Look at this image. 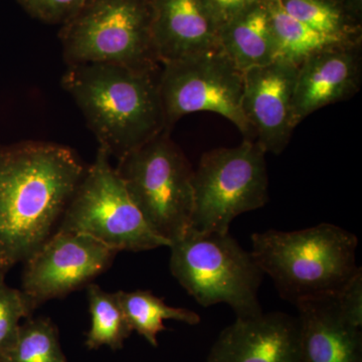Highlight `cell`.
Listing matches in <instances>:
<instances>
[{
	"instance_id": "cell-1",
	"label": "cell",
	"mask_w": 362,
	"mask_h": 362,
	"mask_svg": "<svg viewBox=\"0 0 362 362\" xmlns=\"http://www.w3.org/2000/svg\"><path fill=\"white\" fill-rule=\"evenodd\" d=\"M87 168L56 143L0 147V278L54 233Z\"/></svg>"
},
{
	"instance_id": "cell-2",
	"label": "cell",
	"mask_w": 362,
	"mask_h": 362,
	"mask_svg": "<svg viewBox=\"0 0 362 362\" xmlns=\"http://www.w3.org/2000/svg\"><path fill=\"white\" fill-rule=\"evenodd\" d=\"M158 76L111 64H82L68 66L62 86L82 112L99 147L119 160L169 130Z\"/></svg>"
},
{
	"instance_id": "cell-3",
	"label": "cell",
	"mask_w": 362,
	"mask_h": 362,
	"mask_svg": "<svg viewBox=\"0 0 362 362\" xmlns=\"http://www.w3.org/2000/svg\"><path fill=\"white\" fill-rule=\"evenodd\" d=\"M354 233L330 223L295 230H270L252 235V256L275 283L281 296L296 305L337 295L358 270Z\"/></svg>"
},
{
	"instance_id": "cell-4",
	"label": "cell",
	"mask_w": 362,
	"mask_h": 362,
	"mask_svg": "<svg viewBox=\"0 0 362 362\" xmlns=\"http://www.w3.org/2000/svg\"><path fill=\"white\" fill-rule=\"evenodd\" d=\"M152 0H87L62 25L66 65L111 64L158 73Z\"/></svg>"
},
{
	"instance_id": "cell-5",
	"label": "cell",
	"mask_w": 362,
	"mask_h": 362,
	"mask_svg": "<svg viewBox=\"0 0 362 362\" xmlns=\"http://www.w3.org/2000/svg\"><path fill=\"white\" fill-rule=\"evenodd\" d=\"M169 247L171 274L202 307L225 303L239 319L263 313L258 291L264 273L230 232L189 228Z\"/></svg>"
},
{
	"instance_id": "cell-6",
	"label": "cell",
	"mask_w": 362,
	"mask_h": 362,
	"mask_svg": "<svg viewBox=\"0 0 362 362\" xmlns=\"http://www.w3.org/2000/svg\"><path fill=\"white\" fill-rule=\"evenodd\" d=\"M118 161L117 173L150 230L170 245L181 239L192 223L194 169L169 130Z\"/></svg>"
},
{
	"instance_id": "cell-7",
	"label": "cell",
	"mask_w": 362,
	"mask_h": 362,
	"mask_svg": "<svg viewBox=\"0 0 362 362\" xmlns=\"http://www.w3.org/2000/svg\"><path fill=\"white\" fill-rule=\"evenodd\" d=\"M110 157L99 147L56 230L89 235L116 252L170 246L150 230L112 166Z\"/></svg>"
},
{
	"instance_id": "cell-8",
	"label": "cell",
	"mask_w": 362,
	"mask_h": 362,
	"mask_svg": "<svg viewBox=\"0 0 362 362\" xmlns=\"http://www.w3.org/2000/svg\"><path fill=\"white\" fill-rule=\"evenodd\" d=\"M266 152L254 140L206 152L194 170V211L190 230L228 233L240 214L269 201Z\"/></svg>"
},
{
	"instance_id": "cell-9",
	"label": "cell",
	"mask_w": 362,
	"mask_h": 362,
	"mask_svg": "<svg viewBox=\"0 0 362 362\" xmlns=\"http://www.w3.org/2000/svg\"><path fill=\"white\" fill-rule=\"evenodd\" d=\"M161 66L159 92L168 129L188 114L211 112L251 140L254 133L242 107L244 73L220 49Z\"/></svg>"
},
{
	"instance_id": "cell-10",
	"label": "cell",
	"mask_w": 362,
	"mask_h": 362,
	"mask_svg": "<svg viewBox=\"0 0 362 362\" xmlns=\"http://www.w3.org/2000/svg\"><path fill=\"white\" fill-rule=\"evenodd\" d=\"M117 252L89 235L56 230L25 262L21 290L37 309L88 284L110 267Z\"/></svg>"
},
{
	"instance_id": "cell-11",
	"label": "cell",
	"mask_w": 362,
	"mask_h": 362,
	"mask_svg": "<svg viewBox=\"0 0 362 362\" xmlns=\"http://www.w3.org/2000/svg\"><path fill=\"white\" fill-rule=\"evenodd\" d=\"M297 73V65L281 59L244 71L243 112L266 153L283 152L296 128L293 96Z\"/></svg>"
},
{
	"instance_id": "cell-12",
	"label": "cell",
	"mask_w": 362,
	"mask_h": 362,
	"mask_svg": "<svg viewBox=\"0 0 362 362\" xmlns=\"http://www.w3.org/2000/svg\"><path fill=\"white\" fill-rule=\"evenodd\" d=\"M206 362H300L299 321L282 312L237 318L221 331Z\"/></svg>"
},
{
	"instance_id": "cell-13",
	"label": "cell",
	"mask_w": 362,
	"mask_h": 362,
	"mask_svg": "<svg viewBox=\"0 0 362 362\" xmlns=\"http://www.w3.org/2000/svg\"><path fill=\"white\" fill-rule=\"evenodd\" d=\"M361 81V45L330 47L305 59L298 66L293 96L295 125L323 107L354 96Z\"/></svg>"
},
{
	"instance_id": "cell-14",
	"label": "cell",
	"mask_w": 362,
	"mask_h": 362,
	"mask_svg": "<svg viewBox=\"0 0 362 362\" xmlns=\"http://www.w3.org/2000/svg\"><path fill=\"white\" fill-rule=\"evenodd\" d=\"M152 2V37L160 65L220 49L221 25L204 0Z\"/></svg>"
},
{
	"instance_id": "cell-15",
	"label": "cell",
	"mask_w": 362,
	"mask_h": 362,
	"mask_svg": "<svg viewBox=\"0 0 362 362\" xmlns=\"http://www.w3.org/2000/svg\"><path fill=\"white\" fill-rule=\"evenodd\" d=\"M300 362H362L361 328L343 317L335 295L296 304Z\"/></svg>"
},
{
	"instance_id": "cell-16",
	"label": "cell",
	"mask_w": 362,
	"mask_h": 362,
	"mask_svg": "<svg viewBox=\"0 0 362 362\" xmlns=\"http://www.w3.org/2000/svg\"><path fill=\"white\" fill-rule=\"evenodd\" d=\"M218 47L242 73L277 61L267 0L255 2L221 26Z\"/></svg>"
},
{
	"instance_id": "cell-17",
	"label": "cell",
	"mask_w": 362,
	"mask_h": 362,
	"mask_svg": "<svg viewBox=\"0 0 362 362\" xmlns=\"http://www.w3.org/2000/svg\"><path fill=\"white\" fill-rule=\"evenodd\" d=\"M286 13L312 30L361 44V18L345 0H278Z\"/></svg>"
},
{
	"instance_id": "cell-18",
	"label": "cell",
	"mask_w": 362,
	"mask_h": 362,
	"mask_svg": "<svg viewBox=\"0 0 362 362\" xmlns=\"http://www.w3.org/2000/svg\"><path fill=\"white\" fill-rule=\"evenodd\" d=\"M277 45V59L299 66L311 54L330 47L354 44L312 30L283 11L278 0H267Z\"/></svg>"
},
{
	"instance_id": "cell-19",
	"label": "cell",
	"mask_w": 362,
	"mask_h": 362,
	"mask_svg": "<svg viewBox=\"0 0 362 362\" xmlns=\"http://www.w3.org/2000/svg\"><path fill=\"white\" fill-rule=\"evenodd\" d=\"M117 295L132 330L154 347L158 346L159 333L166 330L164 321L176 320L189 325L201 322V317L197 312L168 306L150 291H118Z\"/></svg>"
},
{
	"instance_id": "cell-20",
	"label": "cell",
	"mask_w": 362,
	"mask_h": 362,
	"mask_svg": "<svg viewBox=\"0 0 362 362\" xmlns=\"http://www.w3.org/2000/svg\"><path fill=\"white\" fill-rule=\"evenodd\" d=\"M90 314V328L87 333L85 345L88 349L102 346L112 350L122 349L124 342L132 334L127 317L124 313L118 295L107 293L96 284L87 288Z\"/></svg>"
},
{
	"instance_id": "cell-21",
	"label": "cell",
	"mask_w": 362,
	"mask_h": 362,
	"mask_svg": "<svg viewBox=\"0 0 362 362\" xmlns=\"http://www.w3.org/2000/svg\"><path fill=\"white\" fill-rule=\"evenodd\" d=\"M0 362H68L59 331L49 318L26 319Z\"/></svg>"
},
{
	"instance_id": "cell-22",
	"label": "cell",
	"mask_w": 362,
	"mask_h": 362,
	"mask_svg": "<svg viewBox=\"0 0 362 362\" xmlns=\"http://www.w3.org/2000/svg\"><path fill=\"white\" fill-rule=\"evenodd\" d=\"M35 310L23 290L9 287L0 278V358L16 339L21 321L30 318Z\"/></svg>"
},
{
	"instance_id": "cell-23",
	"label": "cell",
	"mask_w": 362,
	"mask_h": 362,
	"mask_svg": "<svg viewBox=\"0 0 362 362\" xmlns=\"http://www.w3.org/2000/svg\"><path fill=\"white\" fill-rule=\"evenodd\" d=\"M35 20L49 25H64L78 13L87 0H18Z\"/></svg>"
},
{
	"instance_id": "cell-24",
	"label": "cell",
	"mask_w": 362,
	"mask_h": 362,
	"mask_svg": "<svg viewBox=\"0 0 362 362\" xmlns=\"http://www.w3.org/2000/svg\"><path fill=\"white\" fill-rule=\"evenodd\" d=\"M338 307L343 317L351 325L362 326V271L361 268L343 286L335 295Z\"/></svg>"
},
{
	"instance_id": "cell-25",
	"label": "cell",
	"mask_w": 362,
	"mask_h": 362,
	"mask_svg": "<svg viewBox=\"0 0 362 362\" xmlns=\"http://www.w3.org/2000/svg\"><path fill=\"white\" fill-rule=\"evenodd\" d=\"M221 28L233 16L259 0H204Z\"/></svg>"
}]
</instances>
